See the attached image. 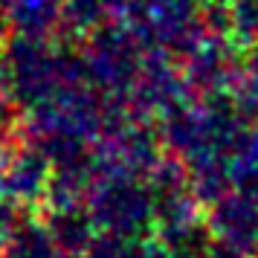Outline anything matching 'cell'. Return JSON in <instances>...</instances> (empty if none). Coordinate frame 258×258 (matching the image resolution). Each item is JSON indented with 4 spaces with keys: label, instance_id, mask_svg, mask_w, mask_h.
I'll return each mask as SVG.
<instances>
[{
    "label": "cell",
    "instance_id": "2",
    "mask_svg": "<svg viewBox=\"0 0 258 258\" xmlns=\"http://www.w3.org/2000/svg\"><path fill=\"white\" fill-rule=\"evenodd\" d=\"M6 258H61V252L55 235L49 238L47 232H24L21 238H15Z\"/></svg>",
    "mask_w": 258,
    "mask_h": 258
},
{
    "label": "cell",
    "instance_id": "3",
    "mask_svg": "<svg viewBox=\"0 0 258 258\" xmlns=\"http://www.w3.org/2000/svg\"><path fill=\"white\" fill-rule=\"evenodd\" d=\"M229 21L238 24L244 32H258V0H235L229 6Z\"/></svg>",
    "mask_w": 258,
    "mask_h": 258
},
{
    "label": "cell",
    "instance_id": "4",
    "mask_svg": "<svg viewBox=\"0 0 258 258\" xmlns=\"http://www.w3.org/2000/svg\"><path fill=\"white\" fill-rule=\"evenodd\" d=\"M206 258H241L238 252H232V249H209L206 252Z\"/></svg>",
    "mask_w": 258,
    "mask_h": 258
},
{
    "label": "cell",
    "instance_id": "1",
    "mask_svg": "<svg viewBox=\"0 0 258 258\" xmlns=\"http://www.w3.org/2000/svg\"><path fill=\"white\" fill-rule=\"evenodd\" d=\"M134 9L140 24L148 26V35L163 44L188 38L198 21L195 0H134Z\"/></svg>",
    "mask_w": 258,
    "mask_h": 258
},
{
    "label": "cell",
    "instance_id": "5",
    "mask_svg": "<svg viewBox=\"0 0 258 258\" xmlns=\"http://www.w3.org/2000/svg\"><path fill=\"white\" fill-rule=\"evenodd\" d=\"M249 93L258 99V58H255V67H252V73H249Z\"/></svg>",
    "mask_w": 258,
    "mask_h": 258
}]
</instances>
